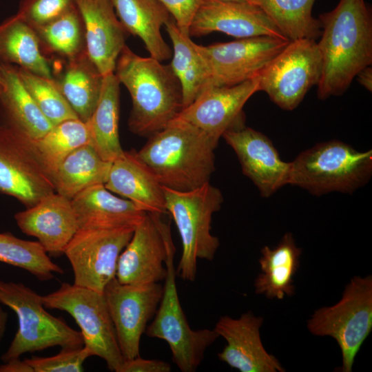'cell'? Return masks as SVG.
<instances>
[{
	"instance_id": "6da1fadb",
	"label": "cell",
	"mask_w": 372,
	"mask_h": 372,
	"mask_svg": "<svg viewBox=\"0 0 372 372\" xmlns=\"http://www.w3.org/2000/svg\"><path fill=\"white\" fill-rule=\"evenodd\" d=\"M318 20L322 73L317 96L325 100L342 94L357 74L371 65L372 17L364 0H340Z\"/></svg>"
},
{
	"instance_id": "7a4b0ae2",
	"label": "cell",
	"mask_w": 372,
	"mask_h": 372,
	"mask_svg": "<svg viewBox=\"0 0 372 372\" xmlns=\"http://www.w3.org/2000/svg\"><path fill=\"white\" fill-rule=\"evenodd\" d=\"M114 74L130 94V130L149 137L167 127L183 110L181 85L169 65L143 57L124 47Z\"/></svg>"
},
{
	"instance_id": "3957f363",
	"label": "cell",
	"mask_w": 372,
	"mask_h": 372,
	"mask_svg": "<svg viewBox=\"0 0 372 372\" xmlns=\"http://www.w3.org/2000/svg\"><path fill=\"white\" fill-rule=\"evenodd\" d=\"M217 145L196 127L173 120L136 153L162 186L187 192L209 182Z\"/></svg>"
},
{
	"instance_id": "277c9868",
	"label": "cell",
	"mask_w": 372,
	"mask_h": 372,
	"mask_svg": "<svg viewBox=\"0 0 372 372\" xmlns=\"http://www.w3.org/2000/svg\"><path fill=\"white\" fill-rule=\"evenodd\" d=\"M372 175V151L360 152L338 140L319 143L290 162L289 185L320 196L352 194Z\"/></svg>"
},
{
	"instance_id": "5b68a950",
	"label": "cell",
	"mask_w": 372,
	"mask_h": 372,
	"mask_svg": "<svg viewBox=\"0 0 372 372\" xmlns=\"http://www.w3.org/2000/svg\"><path fill=\"white\" fill-rule=\"evenodd\" d=\"M167 212L173 218L182 242L176 273L194 282L198 259L212 260L220 245L211 234L213 214L223 203L220 190L209 182L194 189L179 192L163 186Z\"/></svg>"
},
{
	"instance_id": "8992f818",
	"label": "cell",
	"mask_w": 372,
	"mask_h": 372,
	"mask_svg": "<svg viewBox=\"0 0 372 372\" xmlns=\"http://www.w3.org/2000/svg\"><path fill=\"white\" fill-rule=\"evenodd\" d=\"M0 303L14 311L19 322L13 340L1 356L3 362L56 346L61 349L84 346L81 331L50 314L45 309L43 296L23 283L0 280Z\"/></svg>"
},
{
	"instance_id": "52a82bcc",
	"label": "cell",
	"mask_w": 372,
	"mask_h": 372,
	"mask_svg": "<svg viewBox=\"0 0 372 372\" xmlns=\"http://www.w3.org/2000/svg\"><path fill=\"white\" fill-rule=\"evenodd\" d=\"M307 328L314 335L334 338L342 353L340 371L351 372L355 356L372 330V276H353L341 299L316 310Z\"/></svg>"
},
{
	"instance_id": "ba28073f",
	"label": "cell",
	"mask_w": 372,
	"mask_h": 372,
	"mask_svg": "<svg viewBox=\"0 0 372 372\" xmlns=\"http://www.w3.org/2000/svg\"><path fill=\"white\" fill-rule=\"evenodd\" d=\"M45 308L68 313L81 329L84 346L92 355L104 360L109 370L120 372L125 361L103 293L62 282L60 287L43 296Z\"/></svg>"
},
{
	"instance_id": "9c48e42d",
	"label": "cell",
	"mask_w": 372,
	"mask_h": 372,
	"mask_svg": "<svg viewBox=\"0 0 372 372\" xmlns=\"http://www.w3.org/2000/svg\"><path fill=\"white\" fill-rule=\"evenodd\" d=\"M175 251L173 245L165 261L167 275L161 300L145 333L150 338L167 342L172 360L181 371L194 372L203 360L207 348L219 336L214 329L194 330L189 327L177 291L174 264Z\"/></svg>"
},
{
	"instance_id": "30bf717a",
	"label": "cell",
	"mask_w": 372,
	"mask_h": 372,
	"mask_svg": "<svg viewBox=\"0 0 372 372\" xmlns=\"http://www.w3.org/2000/svg\"><path fill=\"white\" fill-rule=\"evenodd\" d=\"M322 73V56L316 40L289 41L258 76V90L280 108L291 111L318 85Z\"/></svg>"
},
{
	"instance_id": "8fae6325",
	"label": "cell",
	"mask_w": 372,
	"mask_h": 372,
	"mask_svg": "<svg viewBox=\"0 0 372 372\" xmlns=\"http://www.w3.org/2000/svg\"><path fill=\"white\" fill-rule=\"evenodd\" d=\"M54 192L53 177L35 141L0 125V194L15 198L29 208Z\"/></svg>"
},
{
	"instance_id": "7c38bea8",
	"label": "cell",
	"mask_w": 372,
	"mask_h": 372,
	"mask_svg": "<svg viewBox=\"0 0 372 372\" xmlns=\"http://www.w3.org/2000/svg\"><path fill=\"white\" fill-rule=\"evenodd\" d=\"M135 227L79 229L64 249L74 284L99 293L116 276L118 257Z\"/></svg>"
},
{
	"instance_id": "4fadbf2b",
	"label": "cell",
	"mask_w": 372,
	"mask_h": 372,
	"mask_svg": "<svg viewBox=\"0 0 372 372\" xmlns=\"http://www.w3.org/2000/svg\"><path fill=\"white\" fill-rule=\"evenodd\" d=\"M103 293L123 357L126 360L139 356L141 338L158 309L162 285L122 284L114 277Z\"/></svg>"
},
{
	"instance_id": "5bb4252c",
	"label": "cell",
	"mask_w": 372,
	"mask_h": 372,
	"mask_svg": "<svg viewBox=\"0 0 372 372\" xmlns=\"http://www.w3.org/2000/svg\"><path fill=\"white\" fill-rule=\"evenodd\" d=\"M289 41L262 36L199 45L210 72L209 87L233 86L257 78Z\"/></svg>"
},
{
	"instance_id": "9a60e30c",
	"label": "cell",
	"mask_w": 372,
	"mask_h": 372,
	"mask_svg": "<svg viewBox=\"0 0 372 372\" xmlns=\"http://www.w3.org/2000/svg\"><path fill=\"white\" fill-rule=\"evenodd\" d=\"M163 214L147 212L121 253L116 278L122 284L160 282L167 275L165 261L173 241Z\"/></svg>"
},
{
	"instance_id": "2e32d148",
	"label": "cell",
	"mask_w": 372,
	"mask_h": 372,
	"mask_svg": "<svg viewBox=\"0 0 372 372\" xmlns=\"http://www.w3.org/2000/svg\"><path fill=\"white\" fill-rule=\"evenodd\" d=\"M258 91V77L233 86L209 87L174 120L196 127L218 145L227 130L244 123L243 107Z\"/></svg>"
},
{
	"instance_id": "e0dca14e",
	"label": "cell",
	"mask_w": 372,
	"mask_h": 372,
	"mask_svg": "<svg viewBox=\"0 0 372 372\" xmlns=\"http://www.w3.org/2000/svg\"><path fill=\"white\" fill-rule=\"evenodd\" d=\"M233 149L242 173L268 198L289 185L290 163L280 158L271 141L244 123L227 130L222 136Z\"/></svg>"
},
{
	"instance_id": "ac0fdd59",
	"label": "cell",
	"mask_w": 372,
	"mask_h": 372,
	"mask_svg": "<svg viewBox=\"0 0 372 372\" xmlns=\"http://www.w3.org/2000/svg\"><path fill=\"white\" fill-rule=\"evenodd\" d=\"M220 32L238 39L272 37L288 40L257 6L224 0H202L189 34L201 37Z\"/></svg>"
},
{
	"instance_id": "d6986e66",
	"label": "cell",
	"mask_w": 372,
	"mask_h": 372,
	"mask_svg": "<svg viewBox=\"0 0 372 372\" xmlns=\"http://www.w3.org/2000/svg\"><path fill=\"white\" fill-rule=\"evenodd\" d=\"M262 322V318L251 311L238 319L220 317L214 329L227 344L218 353L219 360L240 372L285 371L278 359L263 347L260 335Z\"/></svg>"
},
{
	"instance_id": "ffe728a7",
	"label": "cell",
	"mask_w": 372,
	"mask_h": 372,
	"mask_svg": "<svg viewBox=\"0 0 372 372\" xmlns=\"http://www.w3.org/2000/svg\"><path fill=\"white\" fill-rule=\"evenodd\" d=\"M14 218L23 234L37 238L47 254L54 257L63 254L79 229L71 200L56 192L16 213Z\"/></svg>"
},
{
	"instance_id": "44dd1931",
	"label": "cell",
	"mask_w": 372,
	"mask_h": 372,
	"mask_svg": "<svg viewBox=\"0 0 372 372\" xmlns=\"http://www.w3.org/2000/svg\"><path fill=\"white\" fill-rule=\"evenodd\" d=\"M81 15L87 55L104 76L114 73L127 32L110 0H75Z\"/></svg>"
},
{
	"instance_id": "7402d4cb",
	"label": "cell",
	"mask_w": 372,
	"mask_h": 372,
	"mask_svg": "<svg viewBox=\"0 0 372 372\" xmlns=\"http://www.w3.org/2000/svg\"><path fill=\"white\" fill-rule=\"evenodd\" d=\"M104 185L145 212L167 213L163 186L134 149L112 162Z\"/></svg>"
},
{
	"instance_id": "603a6c76",
	"label": "cell",
	"mask_w": 372,
	"mask_h": 372,
	"mask_svg": "<svg viewBox=\"0 0 372 372\" xmlns=\"http://www.w3.org/2000/svg\"><path fill=\"white\" fill-rule=\"evenodd\" d=\"M79 229L136 227L147 212L118 197L103 184L85 189L71 199Z\"/></svg>"
},
{
	"instance_id": "cb8c5ba5",
	"label": "cell",
	"mask_w": 372,
	"mask_h": 372,
	"mask_svg": "<svg viewBox=\"0 0 372 372\" xmlns=\"http://www.w3.org/2000/svg\"><path fill=\"white\" fill-rule=\"evenodd\" d=\"M116 14L128 33L138 37L149 56L162 62L172 58V49L161 30L172 17L158 0H110Z\"/></svg>"
},
{
	"instance_id": "d4e9b609",
	"label": "cell",
	"mask_w": 372,
	"mask_h": 372,
	"mask_svg": "<svg viewBox=\"0 0 372 372\" xmlns=\"http://www.w3.org/2000/svg\"><path fill=\"white\" fill-rule=\"evenodd\" d=\"M4 86L0 94V125L37 140L53 125L41 112L21 81L14 65L1 63Z\"/></svg>"
},
{
	"instance_id": "484cf974",
	"label": "cell",
	"mask_w": 372,
	"mask_h": 372,
	"mask_svg": "<svg viewBox=\"0 0 372 372\" xmlns=\"http://www.w3.org/2000/svg\"><path fill=\"white\" fill-rule=\"evenodd\" d=\"M301 253L290 232L286 233L275 247L265 246L259 259L262 272L254 282L256 293L279 300L285 295H293V278L300 266Z\"/></svg>"
},
{
	"instance_id": "4316f807",
	"label": "cell",
	"mask_w": 372,
	"mask_h": 372,
	"mask_svg": "<svg viewBox=\"0 0 372 372\" xmlns=\"http://www.w3.org/2000/svg\"><path fill=\"white\" fill-rule=\"evenodd\" d=\"M172 43L170 67L182 88L183 109L209 87L210 72L199 45L183 32L172 18L165 25Z\"/></svg>"
},
{
	"instance_id": "83f0119b",
	"label": "cell",
	"mask_w": 372,
	"mask_h": 372,
	"mask_svg": "<svg viewBox=\"0 0 372 372\" xmlns=\"http://www.w3.org/2000/svg\"><path fill=\"white\" fill-rule=\"evenodd\" d=\"M65 61L62 74L53 79L78 118L87 122L98 103L103 76L86 50Z\"/></svg>"
},
{
	"instance_id": "f1b7e54d",
	"label": "cell",
	"mask_w": 372,
	"mask_h": 372,
	"mask_svg": "<svg viewBox=\"0 0 372 372\" xmlns=\"http://www.w3.org/2000/svg\"><path fill=\"white\" fill-rule=\"evenodd\" d=\"M0 63L11 64L53 79L34 29L17 14L0 24Z\"/></svg>"
},
{
	"instance_id": "f546056e",
	"label": "cell",
	"mask_w": 372,
	"mask_h": 372,
	"mask_svg": "<svg viewBox=\"0 0 372 372\" xmlns=\"http://www.w3.org/2000/svg\"><path fill=\"white\" fill-rule=\"evenodd\" d=\"M119 85L114 72L103 76L98 103L87 121L92 145L103 160L110 162L121 157L125 152L118 134Z\"/></svg>"
},
{
	"instance_id": "4dcf8cb0",
	"label": "cell",
	"mask_w": 372,
	"mask_h": 372,
	"mask_svg": "<svg viewBox=\"0 0 372 372\" xmlns=\"http://www.w3.org/2000/svg\"><path fill=\"white\" fill-rule=\"evenodd\" d=\"M112 163L92 144L84 145L70 153L53 174L55 192L71 200L87 187L105 185Z\"/></svg>"
},
{
	"instance_id": "1f68e13d",
	"label": "cell",
	"mask_w": 372,
	"mask_h": 372,
	"mask_svg": "<svg viewBox=\"0 0 372 372\" xmlns=\"http://www.w3.org/2000/svg\"><path fill=\"white\" fill-rule=\"evenodd\" d=\"M316 0H251L289 40L318 39L320 22L312 16Z\"/></svg>"
},
{
	"instance_id": "d6a6232c",
	"label": "cell",
	"mask_w": 372,
	"mask_h": 372,
	"mask_svg": "<svg viewBox=\"0 0 372 372\" xmlns=\"http://www.w3.org/2000/svg\"><path fill=\"white\" fill-rule=\"evenodd\" d=\"M34 30L42 52L68 60L86 50L83 21L76 6Z\"/></svg>"
},
{
	"instance_id": "836d02e7",
	"label": "cell",
	"mask_w": 372,
	"mask_h": 372,
	"mask_svg": "<svg viewBox=\"0 0 372 372\" xmlns=\"http://www.w3.org/2000/svg\"><path fill=\"white\" fill-rule=\"evenodd\" d=\"M34 141L43 163L53 177L70 153L84 145L92 144V136L88 122L74 118L53 125Z\"/></svg>"
},
{
	"instance_id": "e575fe53",
	"label": "cell",
	"mask_w": 372,
	"mask_h": 372,
	"mask_svg": "<svg viewBox=\"0 0 372 372\" xmlns=\"http://www.w3.org/2000/svg\"><path fill=\"white\" fill-rule=\"evenodd\" d=\"M0 262L25 270L42 282L53 279L54 273H64L38 241L23 240L10 232H0Z\"/></svg>"
},
{
	"instance_id": "d590c367",
	"label": "cell",
	"mask_w": 372,
	"mask_h": 372,
	"mask_svg": "<svg viewBox=\"0 0 372 372\" xmlns=\"http://www.w3.org/2000/svg\"><path fill=\"white\" fill-rule=\"evenodd\" d=\"M14 68L26 90L53 125L66 120L79 118L53 79L35 74L16 65Z\"/></svg>"
},
{
	"instance_id": "8d00e7d4",
	"label": "cell",
	"mask_w": 372,
	"mask_h": 372,
	"mask_svg": "<svg viewBox=\"0 0 372 372\" xmlns=\"http://www.w3.org/2000/svg\"><path fill=\"white\" fill-rule=\"evenodd\" d=\"M76 6L75 0H22L17 14L34 30Z\"/></svg>"
},
{
	"instance_id": "74e56055",
	"label": "cell",
	"mask_w": 372,
	"mask_h": 372,
	"mask_svg": "<svg viewBox=\"0 0 372 372\" xmlns=\"http://www.w3.org/2000/svg\"><path fill=\"white\" fill-rule=\"evenodd\" d=\"M92 353L83 346L76 349H61L56 355L50 357L32 356L24 360L34 372H81L83 364Z\"/></svg>"
},
{
	"instance_id": "f35d334b",
	"label": "cell",
	"mask_w": 372,
	"mask_h": 372,
	"mask_svg": "<svg viewBox=\"0 0 372 372\" xmlns=\"http://www.w3.org/2000/svg\"><path fill=\"white\" fill-rule=\"evenodd\" d=\"M168 10L178 28L189 34L190 25L202 0H158Z\"/></svg>"
},
{
	"instance_id": "ab89813d",
	"label": "cell",
	"mask_w": 372,
	"mask_h": 372,
	"mask_svg": "<svg viewBox=\"0 0 372 372\" xmlns=\"http://www.w3.org/2000/svg\"><path fill=\"white\" fill-rule=\"evenodd\" d=\"M171 365L159 360H149L140 356L124 361L120 372H169Z\"/></svg>"
},
{
	"instance_id": "60d3db41",
	"label": "cell",
	"mask_w": 372,
	"mask_h": 372,
	"mask_svg": "<svg viewBox=\"0 0 372 372\" xmlns=\"http://www.w3.org/2000/svg\"><path fill=\"white\" fill-rule=\"evenodd\" d=\"M0 372H34L32 367L23 360H11L0 365Z\"/></svg>"
},
{
	"instance_id": "b9f144b4",
	"label": "cell",
	"mask_w": 372,
	"mask_h": 372,
	"mask_svg": "<svg viewBox=\"0 0 372 372\" xmlns=\"http://www.w3.org/2000/svg\"><path fill=\"white\" fill-rule=\"evenodd\" d=\"M359 83L368 91H372V68L371 65L361 70L356 75Z\"/></svg>"
},
{
	"instance_id": "7bdbcfd3",
	"label": "cell",
	"mask_w": 372,
	"mask_h": 372,
	"mask_svg": "<svg viewBox=\"0 0 372 372\" xmlns=\"http://www.w3.org/2000/svg\"><path fill=\"white\" fill-rule=\"evenodd\" d=\"M8 320V314L0 305V340L2 339L5 333Z\"/></svg>"
},
{
	"instance_id": "ee69618b",
	"label": "cell",
	"mask_w": 372,
	"mask_h": 372,
	"mask_svg": "<svg viewBox=\"0 0 372 372\" xmlns=\"http://www.w3.org/2000/svg\"><path fill=\"white\" fill-rule=\"evenodd\" d=\"M3 86H4V79H3L1 65L0 63V94L3 89Z\"/></svg>"
},
{
	"instance_id": "f6af8a7d",
	"label": "cell",
	"mask_w": 372,
	"mask_h": 372,
	"mask_svg": "<svg viewBox=\"0 0 372 372\" xmlns=\"http://www.w3.org/2000/svg\"><path fill=\"white\" fill-rule=\"evenodd\" d=\"M224 1H238V2H247L251 3V0H224Z\"/></svg>"
}]
</instances>
